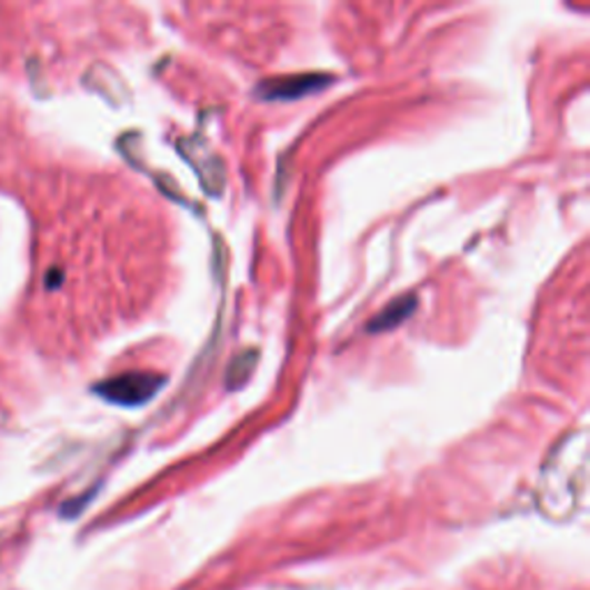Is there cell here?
<instances>
[{
	"mask_svg": "<svg viewBox=\"0 0 590 590\" xmlns=\"http://www.w3.org/2000/svg\"><path fill=\"white\" fill-rule=\"evenodd\" d=\"M164 383L167 377L162 374H152V371H128V374H120L98 383L96 392L102 399L116 403V407L137 409L158 394Z\"/></svg>",
	"mask_w": 590,
	"mask_h": 590,
	"instance_id": "6da1fadb",
	"label": "cell"
},
{
	"mask_svg": "<svg viewBox=\"0 0 590 590\" xmlns=\"http://www.w3.org/2000/svg\"><path fill=\"white\" fill-rule=\"evenodd\" d=\"M332 83L330 74H291L266 79L257 86V96L266 102H291L312 96Z\"/></svg>",
	"mask_w": 590,
	"mask_h": 590,
	"instance_id": "7a4b0ae2",
	"label": "cell"
},
{
	"mask_svg": "<svg viewBox=\"0 0 590 590\" xmlns=\"http://www.w3.org/2000/svg\"><path fill=\"white\" fill-rule=\"evenodd\" d=\"M418 309V298L413 296H401L397 300H392L381 314H377L374 319L369 321L367 330L371 334H379V332H388L394 330L397 326H401L407 319L413 317V312Z\"/></svg>",
	"mask_w": 590,
	"mask_h": 590,
	"instance_id": "3957f363",
	"label": "cell"
},
{
	"mask_svg": "<svg viewBox=\"0 0 590 590\" xmlns=\"http://www.w3.org/2000/svg\"><path fill=\"white\" fill-rule=\"evenodd\" d=\"M257 360H259V353L254 349L244 351L240 356H236L227 369V388L229 390H238L242 388L247 381L252 379L254 374V367H257Z\"/></svg>",
	"mask_w": 590,
	"mask_h": 590,
	"instance_id": "277c9868",
	"label": "cell"
}]
</instances>
